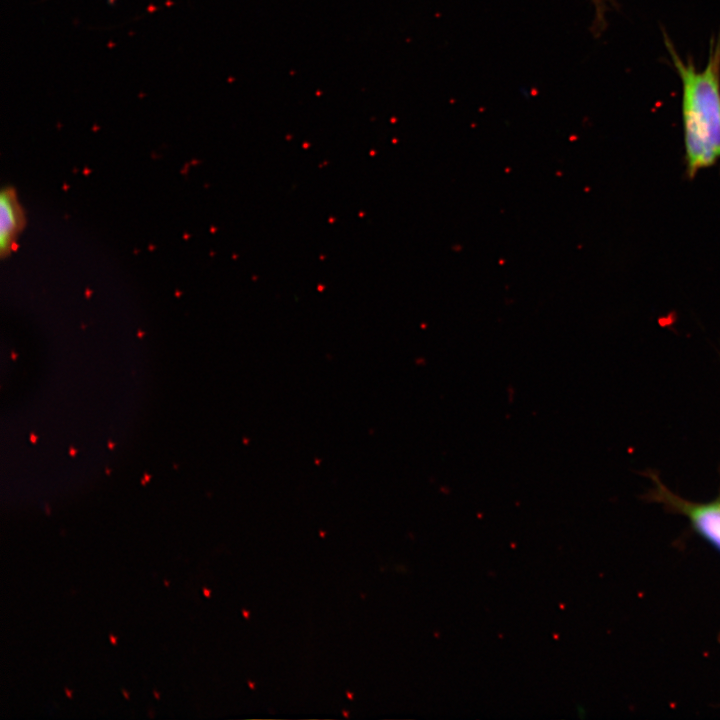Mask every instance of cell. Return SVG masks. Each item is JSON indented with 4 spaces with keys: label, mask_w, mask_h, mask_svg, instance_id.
<instances>
[{
    "label": "cell",
    "mask_w": 720,
    "mask_h": 720,
    "mask_svg": "<svg viewBox=\"0 0 720 720\" xmlns=\"http://www.w3.org/2000/svg\"><path fill=\"white\" fill-rule=\"evenodd\" d=\"M664 43L681 83V114L687 173L720 162V34L712 37L706 65L699 69L676 51L664 34Z\"/></svg>",
    "instance_id": "1"
},
{
    "label": "cell",
    "mask_w": 720,
    "mask_h": 720,
    "mask_svg": "<svg viewBox=\"0 0 720 720\" xmlns=\"http://www.w3.org/2000/svg\"><path fill=\"white\" fill-rule=\"evenodd\" d=\"M655 496L686 514L694 528L720 550V499L709 503H691L672 494L658 478Z\"/></svg>",
    "instance_id": "2"
},
{
    "label": "cell",
    "mask_w": 720,
    "mask_h": 720,
    "mask_svg": "<svg viewBox=\"0 0 720 720\" xmlns=\"http://www.w3.org/2000/svg\"><path fill=\"white\" fill-rule=\"evenodd\" d=\"M0 215V254L6 257L14 250L17 236L25 223L23 209L10 186L0 193Z\"/></svg>",
    "instance_id": "3"
},
{
    "label": "cell",
    "mask_w": 720,
    "mask_h": 720,
    "mask_svg": "<svg viewBox=\"0 0 720 720\" xmlns=\"http://www.w3.org/2000/svg\"><path fill=\"white\" fill-rule=\"evenodd\" d=\"M594 8V26L598 31L605 25V14L612 0H591Z\"/></svg>",
    "instance_id": "4"
},
{
    "label": "cell",
    "mask_w": 720,
    "mask_h": 720,
    "mask_svg": "<svg viewBox=\"0 0 720 720\" xmlns=\"http://www.w3.org/2000/svg\"><path fill=\"white\" fill-rule=\"evenodd\" d=\"M109 640L113 645L117 644V638L114 634H109Z\"/></svg>",
    "instance_id": "5"
},
{
    "label": "cell",
    "mask_w": 720,
    "mask_h": 720,
    "mask_svg": "<svg viewBox=\"0 0 720 720\" xmlns=\"http://www.w3.org/2000/svg\"><path fill=\"white\" fill-rule=\"evenodd\" d=\"M64 691H65V694H66V696H67L68 698H72V697H73V696H72V695H73V691H72V690H69L68 688H65Z\"/></svg>",
    "instance_id": "6"
},
{
    "label": "cell",
    "mask_w": 720,
    "mask_h": 720,
    "mask_svg": "<svg viewBox=\"0 0 720 720\" xmlns=\"http://www.w3.org/2000/svg\"><path fill=\"white\" fill-rule=\"evenodd\" d=\"M203 594H204L206 597H210V594H211V593H210V590H209V589L203 588Z\"/></svg>",
    "instance_id": "7"
},
{
    "label": "cell",
    "mask_w": 720,
    "mask_h": 720,
    "mask_svg": "<svg viewBox=\"0 0 720 720\" xmlns=\"http://www.w3.org/2000/svg\"><path fill=\"white\" fill-rule=\"evenodd\" d=\"M122 694L124 695L125 699L130 698L129 693L125 689H122Z\"/></svg>",
    "instance_id": "8"
},
{
    "label": "cell",
    "mask_w": 720,
    "mask_h": 720,
    "mask_svg": "<svg viewBox=\"0 0 720 720\" xmlns=\"http://www.w3.org/2000/svg\"><path fill=\"white\" fill-rule=\"evenodd\" d=\"M153 695H154V697H155L157 700L160 699V694H159L157 691L154 690V691H153Z\"/></svg>",
    "instance_id": "9"
},
{
    "label": "cell",
    "mask_w": 720,
    "mask_h": 720,
    "mask_svg": "<svg viewBox=\"0 0 720 720\" xmlns=\"http://www.w3.org/2000/svg\"><path fill=\"white\" fill-rule=\"evenodd\" d=\"M164 583H165V586H169V581L165 580Z\"/></svg>",
    "instance_id": "10"
}]
</instances>
